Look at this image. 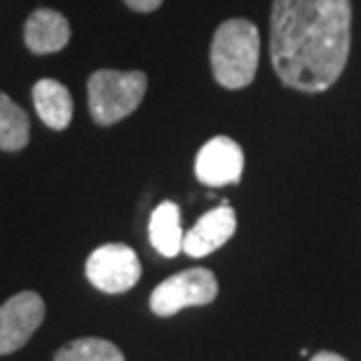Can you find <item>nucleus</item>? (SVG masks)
<instances>
[{
  "label": "nucleus",
  "mask_w": 361,
  "mask_h": 361,
  "mask_svg": "<svg viewBox=\"0 0 361 361\" xmlns=\"http://www.w3.org/2000/svg\"><path fill=\"white\" fill-rule=\"evenodd\" d=\"M352 47V0H272L270 61L281 85L322 94L343 75Z\"/></svg>",
  "instance_id": "obj_1"
},
{
  "label": "nucleus",
  "mask_w": 361,
  "mask_h": 361,
  "mask_svg": "<svg viewBox=\"0 0 361 361\" xmlns=\"http://www.w3.org/2000/svg\"><path fill=\"white\" fill-rule=\"evenodd\" d=\"M214 80L226 90H244L254 82L261 61V33L254 21L233 17L216 28L209 49Z\"/></svg>",
  "instance_id": "obj_2"
},
{
  "label": "nucleus",
  "mask_w": 361,
  "mask_h": 361,
  "mask_svg": "<svg viewBox=\"0 0 361 361\" xmlns=\"http://www.w3.org/2000/svg\"><path fill=\"white\" fill-rule=\"evenodd\" d=\"M148 92V75L143 71L99 68L87 80L90 115L99 127H111L129 118L141 106Z\"/></svg>",
  "instance_id": "obj_3"
},
{
  "label": "nucleus",
  "mask_w": 361,
  "mask_h": 361,
  "mask_svg": "<svg viewBox=\"0 0 361 361\" xmlns=\"http://www.w3.org/2000/svg\"><path fill=\"white\" fill-rule=\"evenodd\" d=\"M216 295H219L216 274L207 268H190L157 284L150 293V310L157 317H174L185 307L209 305Z\"/></svg>",
  "instance_id": "obj_4"
},
{
  "label": "nucleus",
  "mask_w": 361,
  "mask_h": 361,
  "mask_svg": "<svg viewBox=\"0 0 361 361\" xmlns=\"http://www.w3.org/2000/svg\"><path fill=\"white\" fill-rule=\"evenodd\" d=\"M85 274L99 291L125 293L141 279V263L136 251L127 244H104L90 254Z\"/></svg>",
  "instance_id": "obj_5"
},
{
  "label": "nucleus",
  "mask_w": 361,
  "mask_h": 361,
  "mask_svg": "<svg viewBox=\"0 0 361 361\" xmlns=\"http://www.w3.org/2000/svg\"><path fill=\"white\" fill-rule=\"evenodd\" d=\"M45 319V302L35 291H21L0 305V357L31 341Z\"/></svg>",
  "instance_id": "obj_6"
},
{
  "label": "nucleus",
  "mask_w": 361,
  "mask_h": 361,
  "mask_svg": "<svg viewBox=\"0 0 361 361\" xmlns=\"http://www.w3.org/2000/svg\"><path fill=\"white\" fill-rule=\"evenodd\" d=\"M244 171V150L230 136H214L195 157V176L202 185L223 188L240 183Z\"/></svg>",
  "instance_id": "obj_7"
},
{
  "label": "nucleus",
  "mask_w": 361,
  "mask_h": 361,
  "mask_svg": "<svg viewBox=\"0 0 361 361\" xmlns=\"http://www.w3.org/2000/svg\"><path fill=\"white\" fill-rule=\"evenodd\" d=\"M237 230V216L230 204L207 212L183 237V251L190 258H204L221 249Z\"/></svg>",
  "instance_id": "obj_8"
},
{
  "label": "nucleus",
  "mask_w": 361,
  "mask_h": 361,
  "mask_svg": "<svg viewBox=\"0 0 361 361\" xmlns=\"http://www.w3.org/2000/svg\"><path fill=\"white\" fill-rule=\"evenodd\" d=\"M24 42L33 54H56L71 42V24L61 12L40 7L28 14L24 24Z\"/></svg>",
  "instance_id": "obj_9"
},
{
  "label": "nucleus",
  "mask_w": 361,
  "mask_h": 361,
  "mask_svg": "<svg viewBox=\"0 0 361 361\" xmlns=\"http://www.w3.org/2000/svg\"><path fill=\"white\" fill-rule=\"evenodd\" d=\"M33 106L38 118L54 132H63L73 120V97L54 78H42L33 85Z\"/></svg>",
  "instance_id": "obj_10"
},
{
  "label": "nucleus",
  "mask_w": 361,
  "mask_h": 361,
  "mask_svg": "<svg viewBox=\"0 0 361 361\" xmlns=\"http://www.w3.org/2000/svg\"><path fill=\"white\" fill-rule=\"evenodd\" d=\"M148 237L153 249L164 258H174L183 251V228H180V209L174 202H160L148 223Z\"/></svg>",
  "instance_id": "obj_11"
},
{
  "label": "nucleus",
  "mask_w": 361,
  "mask_h": 361,
  "mask_svg": "<svg viewBox=\"0 0 361 361\" xmlns=\"http://www.w3.org/2000/svg\"><path fill=\"white\" fill-rule=\"evenodd\" d=\"M31 141V120L26 111L0 92V150L19 153Z\"/></svg>",
  "instance_id": "obj_12"
},
{
  "label": "nucleus",
  "mask_w": 361,
  "mask_h": 361,
  "mask_svg": "<svg viewBox=\"0 0 361 361\" xmlns=\"http://www.w3.org/2000/svg\"><path fill=\"white\" fill-rule=\"evenodd\" d=\"M54 361H125V355L104 338H78L63 345Z\"/></svg>",
  "instance_id": "obj_13"
},
{
  "label": "nucleus",
  "mask_w": 361,
  "mask_h": 361,
  "mask_svg": "<svg viewBox=\"0 0 361 361\" xmlns=\"http://www.w3.org/2000/svg\"><path fill=\"white\" fill-rule=\"evenodd\" d=\"M122 3H125L129 10H134L139 14H150V12H155L164 0H122Z\"/></svg>",
  "instance_id": "obj_14"
},
{
  "label": "nucleus",
  "mask_w": 361,
  "mask_h": 361,
  "mask_svg": "<svg viewBox=\"0 0 361 361\" xmlns=\"http://www.w3.org/2000/svg\"><path fill=\"white\" fill-rule=\"evenodd\" d=\"M310 361H348V359L336 355V352H319V355H314Z\"/></svg>",
  "instance_id": "obj_15"
}]
</instances>
